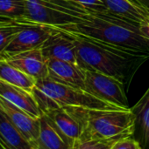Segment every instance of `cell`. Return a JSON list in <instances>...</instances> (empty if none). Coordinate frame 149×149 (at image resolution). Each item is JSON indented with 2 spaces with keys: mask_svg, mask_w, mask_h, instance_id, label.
<instances>
[{
  "mask_svg": "<svg viewBox=\"0 0 149 149\" xmlns=\"http://www.w3.org/2000/svg\"><path fill=\"white\" fill-rule=\"evenodd\" d=\"M69 34L75 43L77 63L83 69L114 77L125 85L130 84L140 67L149 59V52Z\"/></svg>",
  "mask_w": 149,
  "mask_h": 149,
  "instance_id": "1",
  "label": "cell"
},
{
  "mask_svg": "<svg viewBox=\"0 0 149 149\" xmlns=\"http://www.w3.org/2000/svg\"><path fill=\"white\" fill-rule=\"evenodd\" d=\"M55 29L121 47L149 52V41L141 35L139 24L112 13H90L77 23Z\"/></svg>",
  "mask_w": 149,
  "mask_h": 149,
  "instance_id": "2",
  "label": "cell"
},
{
  "mask_svg": "<svg viewBox=\"0 0 149 149\" xmlns=\"http://www.w3.org/2000/svg\"><path fill=\"white\" fill-rule=\"evenodd\" d=\"M79 123L82 130L80 141H112L132 137L134 116L129 109H90L63 107Z\"/></svg>",
  "mask_w": 149,
  "mask_h": 149,
  "instance_id": "3",
  "label": "cell"
},
{
  "mask_svg": "<svg viewBox=\"0 0 149 149\" xmlns=\"http://www.w3.org/2000/svg\"><path fill=\"white\" fill-rule=\"evenodd\" d=\"M32 93L43 115L63 107L122 109L97 99L83 89L61 84L48 77L38 79Z\"/></svg>",
  "mask_w": 149,
  "mask_h": 149,
  "instance_id": "4",
  "label": "cell"
},
{
  "mask_svg": "<svg viewBox=\"0 0 149 149\" xmlns=\"http://www.w3.org/2000/svg\"><path fill=\"white\" fill-rule=\"evenodd\" d=\"M25 3L22 20L54 28L77 23L90 14L72 0H25Z\"/></svg>",
  "mask_w": 149,
  "mask_h": 149,
  "instance_id": "5",
  "label": "cell"
},
{
  "mask_svg": "<svg viewBox=\"0 0 149 149\" xmlns=\"http://www.w3.org/2000/svg\"><path fill=\"white\" fill-rule=\"evenodd\" d=\"M84 91L122 109H129L125 84L118 79L94 71L84 70Z\"/></svg>",
  "mask_w": 149,
  "mask_h": 149,
  "instance_id": "6",
  "label": "cell"
},
{
  "mask_svg": "<svg viewBox=\"0 0 149 149\" xmlns=\"http://www.w3.org/2000/svg\"><path fill=\"white\" fill-rule=\"evenodd\" d=\"M18 22L25 23V26L2 52V58H7L35 48H40L45 41L56 31L54 27L25 20Z\"/></svg>",
  "mask_w": 149,
  "mask_h": 149,
  "instance_id": "7",
  "label": "cell"
},
{
  "mask_svg": "<svg viewBox=\"0 0 149 149\" xmlns=\"http://www.w3.org/2000/svg\"><path fill=\"white\" fill-rule=\"evenodd\" d=\"M40 48L47 59L53 58L78 65L75 43L68 32L56 29Z\"/></svg>",
  "mask_w": 149,
  "mask_h": 149,
  "instance_id": "8",
  "label": "cell"
},
{
  "mask_svg": "<svg viewBox=\"0 0 149 149\" xmlns=\"http://www.w3.org/2000/svg\"><path fill=\"white\" fill-rule=\"evenodd\" d=\"M0 108L5 113L12 124L21 133V134L31 143L33 144L39 138L40 129V120L32 117L24 110L16 107L0 96Z\"/></svg>",
  "mask_w": 149,
  "mask_h": 149,
  "instance_id": "9",
  "label": "cell"
},
{
  "mask_svg": "<svg viewBox=\"0 0 149 149\" xmlns=\"http://www.w3.org/2000/svg\"><path fill=\"white\" fill-rule=\"evenodd\" d=\"M3 58H5L11 65L36 80L48 77L47 60L41 48H35Z\"/></svg>",
  "mask_w": 149,
  "mask_h": 149,
  "instance_id": "10",
  "label": "cell"
},
{
  "mask_svg": "<svg viewBox=\"0 0 149 149\" xmlns=\"http://www.w3.org/2000/svg\"><path fill=\"white\" fill-rule=\"evenodd\" d=\"M48 78L69 86L84 90L85 72L80 65L58 59H47Z\"/></svg>",
  "mask_w": 149,
  "mask_h": 149,
  "instance_id": "11",
  "label": "cell"
},
{
  "mask_svg": "<svg viewBox=\"0 0 149 149\" xmlns=\"http://www.w3.org/2000/svg\"><path fill=\"white\" fill-rule=\"evenodd\" d=\"M0 96L33 118L40 119L43 116L32 93L23 88L0 80Z\"/></svg>",
  "mask_w": 149,
  "mask_h": 149,
  "instance_id": "12",
  "label": "cell"
},
{
  "mask_svg": "<svg viewBox=\"0 0 149 149\" xmlns=\"http://www.w3.org/2000/svg\"><path fill=\"white\" fill-rule=\"evenodd\" d=\"M131 110L134 116V132L132 137L141 149H149V86Z\"/></svg>",
  "mask_w": 149,
  "mask_h": 149,
  "instance_id": "13",
  "label": "cell"
},
{
  "mask_svg": "<svg viewBox=\"0 0 149 149\" xmlns=\"http://www.w3.org/2000/svg\"><path fill=\"white\" fill-rule=\"evenodd\" d=\"M44 115L50 120L56 129L68 141L73 148L80 141L82 136L81 127L64 107L53 110Z\"/></svg>",
  "mask_w": 149,
  "mask_h": 149,
  "instance_id": "14",
  "label": "cell"
},
{
  "mask_svg": "<svg viewBox=\"0 0 149 149\" xmlns=\"http://www.w3.org/2000/svg\"><path fill=\"white\" fill-rule=\"evenodd\" d=\"M40 135L33 144L34 149H73L68 141L56 129L50 120L43 115L40 118Z\"/></svg>",
  "mask_w": 149,
  "mask_h": 149,
  "instance_id": "15",
  "label": "cell"
},
{
  "mask_svg": "<svg viewBox=\"0 0 149 149\" xmlns=\"http://www.w3.org/2000/svg\"><path fill=\"white\" fill-rule=\"evenodd\" d=\"M108 11L114 16L132 21L135 24L145 19L149 10L133 0H102Z\"/></svg>",
  "mask_w": 149,
  "mask_h": 149,
  "instance_id": "16",
  "label": "cell"
},
{
  "mask_svg": "<svg viewBox=\"0 0 149 149\" xmlns=\"http://www.w3.org/2000/svg\"><path fill=\"white\" fill-rule=\"evenodd\" d=\"M0 80L32 93L37 80L11 65L5 58H0Z\"/></svg>",
  "mask_w": 149,
  "mask_h": 149,
  "instance_id": "17",
  "label": "cell"
},
{
  "mask_svg": "<svg viewBox=\"0 0 149 149\" xmlns=\"http://www.w3.org/2000/svg\"><path fill=\"white\" fill-rule=\"evenodd\" d=\"M0 134L10 149H32L31 143L21 134L0 108Z\"/></svg>",
  "mask_w": 149,
  "mask_h": 149,
  "instance_id": "18",
  "label": "cell"
},
{
  "mask_svg": "<svg viewBox=\"0 0 149 149\" xmlns=\"http://www.w3.org/2000/svg\"><path fill=\"white\" fill-rule=\"evenodd\" d=\"M25 0H0V16L22 20L25 15Z\"/></svg>",
  "mask_w": 149,
  "mask_h": 149,
  "instance_id": "19",
  "label": "cell"
},
{
  "mask_svg": "<svg viewBox=\"0 0 149 149\" xmlns=\"http://www.w3.org/2000/svg\"><path fill=\"white\" fill-rule=\"evenodd\" d=\"M24 26L25 23L22 22L0 26V56L13 38L22 31Z\"/></svg>",
  "mask_w": 149,
  "mask_h": 149,
  "instance_id": "20",
  "label": "cell"
},
{
  "mask_svg": "<svg viewBox=\"0 0 149 149\" xmlns=\"http://www.w3.org/2000/svg\"><path fill=\"white\" fill-rule=\"evenodd\" d=\"M90 13H110L102 0H72Z\"/></svg>",
  "mask_w": 149,
  "mask_h": 149,
  "instance_id": "21",
  "label": "cell"
},
{
  "mask_svg": "<svg viewBox=\"0 0 149 149\" xmlns=\"http://www.w3.org/2000/svg\"><path fill=\"white\" fill-rule=\"evenodd\" d=\"M117 141H79L73 149H111Z\"/></svg>",
  "mask_w": 149,
  "mask_h": 149,
  "instance_id": "22",
  "label": "cell"
},
{
  "mask_svg": "<svg viewBox=\"0 0 149 149\" xmlns=\"http://www.w3.org/2000/svg\"><path fill=\"white\" fill-rule=\"evenodd\" d=\"M111 149H141V148L133 137H128L115 142Z\"/></svg>",
  "mask_w": 149,
  "mask_h": 149,
  "instance_id": "23",
  "label": "cell"
},
{
  "mask_svg": "<svg viewBox=\"0 0 149 149\" xmlns=\"http://www.w3.org/2000/svg\"><path fill=\"white\" fill-rule=\"evenodd\" d=\"M139 28L141 35L149 41V14L140 23Z\"/></svg>",
  "mask_w": 149,
  "mask_h": 149,
  "instance_id": "24",
  "label": "cell"
},
{
  "mask_svg": "<svg viewBox=\"0 0 149 149\" xmlns=\"http://www.w3.org/2000/svg\"><path fill=\"white\" fill-rule=\"evenodd\" d=\"M18 23L16 20L6 17H2L0 16V26H4V25H9V24H13Z\"/></svg>",
  "mask_w": 149,
  "mask_h": 149,
  "instance_id": "25",
  "label": "cell"
},
{
  "mask_svg": "<svg viewBox=\"0 0 149 149\" xmlns=\"http://www.w3.org/2000/svg\"><path fill=\"white\" fill-rule=\"evenodd\" d=\"M133 1L149 10V0H133Z\"/></svg>",
  "mask_w": 149,
  "mask_h": 149,
  "instance_id": "26",
  "label": "cell"
},
{
  "mask_svg": "<svg viewBox=\"0 0 149 149\" xmlns=\"http://www.w3.org/2000/svg\"><path fill=\"white\" fill-rule=\"evenodd\" d=\"M0 149H10L7 147V145L5 144V142L4 141L1 134H0Z\"/></svg>",
  "mask_w": 149,
  "mask_h": 149,
  "instance_id": "27",
  "label": "cell"
},
{
  "mask_svg": "<svg viewBox=\"0 0 149 149\" xmlns=\"http://www.w3.org/2000/svg\"><path fill=\"white\" fill-rule=\"evenodd\" d=\"M2 58V57H1V56H0V58Z\"/></svg>",
  "mask_w": 149,
  "mask_h": 149,
  "instance_id": "28",
  "label": "cell"
},
{
  "mask_svg": "<svg viewBox=\"0 0 149 149\" xmlns=\"http://www.w3.org/2000/svg\"><path fill=\"white\" fill-rule=\"evenodd\" d=\"M32 149H34V148H32Z\"/></svg>",
  "mask_w": 149,
  "mask_h": 149,
  "instance_id": "29",
  "label": "cell"
}]
</instances>
